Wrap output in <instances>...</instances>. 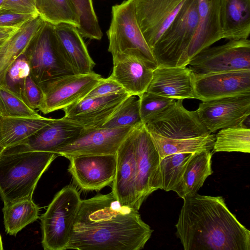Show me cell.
<instances>
[{
  "mask_svg": "<svg viewBox=\"0 0 250 250\" xmlns=\"http://www.w3.org/2000/svg\"><path fill=\"white\" fill-rule=\"evenodd\" d=\"M153 230L112 192L82 200L67 249L140 250Z\"/></svg>",
  "mask_w": 250,
  "mask_h": 250,
  "instance_id": "6da1fadb",
  "label": "cell"
},
{
  "mask_svg": "<svg viewBox=\"0 0 250 250\" xmlns=\"http://www.w3.org/2000/svg\"><path fill=\"white\" fill-rule=\"evenodd\" d=\"M176 234L185 250H250V231L222 196L197 193L184 198Z\"/></svg>",
  "mask_w": 250,
  "mask_h": 250,
  "instance_id": "7a4b0ae2",
  "label": "cell"
},
{
  "mask_svg": "<svg viewBox=\"0 0 250 250\" xmlns=\"http://www.w3.org/2000/svg\"><path fill=\"white\" fill-rule=\"evenodd\" d=\"M56 153L5 149L0 156V196L4 204L32 199L37 184Z\"/></svg>",
  "mask_w": 250,
  "mask_h": 250,
  "instance_id": "3957f363",
  "label": "cell"
},
{
  "mask_svg": "<svg viewBox=\"0 0 250 250\" xmlns=\"http://www.w3.org/2000/svg\"><path fill=\"white\" fill-rule=\"evenodd\" d=\"M106 33L108 51L112 54L113 62L133 57L154 70L158 67L138 24L133 0L112 6L111 21Z\"/></svg>",
  "mask_w": 250,
  "mask_h": 250,
  "instance_id": "277c9868",
  "label": "cell"
},
{
  "mask_svg": "<svg viewBox=\"0 0 250 250\" xmlns=\"http://www.w3.org/2000/svg\"><path fill=\"white\" fill-rule=\"evenodd\" d=\"M198 20V0H186L152 49L158 66L184 67Z\"/></svg>",
  "mask_w": 250,
  "mask_h": 250,
  "instance_id": "5b68a950",
  "label": "cell"
},
{
  "mask_svg": "<svg viewBox=\"0 0 250 250\" xmlns=\"http://www.w3.org/2000/svg\"><path fill=\"white\" fill-rule=\"evenodd\" d=\"M81 201L78 190L71 185L55 195L41 218L44 250H67Z\"/></svg>",
  "mask_w": 250,
  "mask_h": 250,
  "instance_id": "8992f818",
  "label": "cell"
},
{
  "mask_svg": "<svg viewBox=\"0 0 250 250\" xmlns=\"http://www.w3.org/2000/svg\"><path fill=\"white\" fill-rule=\"evenodd\" d=\"M25 54L31 75L39 84L75 74L59 44L52 24L43 22Z\"/></svg>",
  "mask_w": 250,
  "mask_h": 250,
  "instance_id": "52a82bcc",
  "label": "cell"
},
{
  "mask_svg": "<svg viewBox=\"0 0 250 250\" xmlns=\"http://www.w3.org/2000/svg\"><path fill=\"white\" fill-rule=\"evenodd\" d=\"M188 68L197 74L250 69V41L229 40L217 46L206 48L191 59Z\"/></svg>",
  "mask_w": 250,
  "mask_h": 250,
  "instance_id": "ba28073f",
  "label": "cell"
},
{
  "mask_svg": "<svg viewBox=\"0 0 250 250\" xmlns=\"http://www.w3.org/2000/svg\"><path fill=\"white\" fill-rule=\"evenodd\" d=\"M134 138L137 178L136 209L153 191L161 189L159 153L145 125L141 123L132 129Z\"/></svg>",
  "mask_w": 250,
  "mask_h": 250,
  "instance_id": "9c48e42d",
  "label": "cell"
},
{
  "mask_svg": "<svg viewBox=\"0 0 250 250\" xmlns=\"http://www.w3.org/2000/svg\"><path fill=\"white\" fill-rule=\"evenodd\" d=\"M183 100L172 103L144 124L147 131L170 139H188L211 133L200 120L197 111H189Z\"/></svg>",
  "mask_w": 250,
  "mask_h": 250,
  "instance_id": "30bf717a",
  "label": "cell"
},
{
  "mask_svg": "<svg viewBox=\"0 0 250 250\" xmlns=\"http://www.w3.org/2000/svg\"><path fill=\"white\" fill-rule=\"evenodd\" d=\"M102 77L93 71L66 76L40 84L43 100L40 111L47 114L62 109L83 99Z\"/></svg>",
  "mask_w": 250,
  "mask_h": 250,
  "instance_id": "8fae6325",
  "label": "cell"
},
{
  "mask_svg": "<svg viewBox=\"0 0 250 250\" xmlns=\"http://www.w3.org/2000/svg\"><path fill=\"white\" fill-rule=\"evenodd\" d=\"M133 127L84 128L77 138L57 148L54 153L66 158L83 155L116 154Z\"/></svg>",
  "mask_w": 250,
  "mask_h": 250,
  "instance_id": "7c38bea8",
  "label": "cell"
},
{
  "mask_svg": "<svg viewBox=\"0 0 250 250\" xmlns=\"http://www.w3.org/2000/svg\"><path fill=\"white\" fill-rule=\"evenodd\" d=\"M67 159L70 161L68 170L82 189L100 190L112 184L116 170V154L83 155Z\"/></svg>",
  "mask_w": 250,
  "mask_h": 250,
  "instance_id": "4fadbf2b",
  "label": "cell"
},
{
  "mask_svg": "<svg viewBox=\"0 0 250 250\" xmlns=\"http://www.w3.org/2000/svg\"><path fill=\"white\" fill-rule=\"evenodd\" d=\"M185 0H133L138 24L151 50Z\"/></svg>",
  "mask_w": 250,
  "mask_h": 250,
  "instance_id": "5bb4252c",
  "label": "cell"
},
{
  "mask_svg": "<svg viewBox=\"0 0 250 250\" xmlns=\"http://www.w3.org/2000/svg\"><path fill=\"white\" fill-rule=\"evenodd\" d=\"M196 111L210 133L240 125L250 115V94L202 101Z\"/></svg>",
  "mask_w": 250,
  "mask_h": 250,
  "instance_id": "9a60e30c",
  "label": "cell"
},
{
  "mask_svg": "<svg viewBox=\"0 0 250 250\" xmlns=\"http://www.w3.org/2000/svg\"><path fill=\"white\" fill-rule=\"evenodd\" d=\"M193 84L196 99L203 102L250 94V69L197 74Z\"/></svg>",
  "mask_w": 250,
  "mask_h": 250,
  "instance_id": "2e32d148",
  "label": "cell"
},
{
  "mask_svg": "<svg viewBox=\"0 0 250 250\" xmlns=\"http://www.w3.org/2000/svg\"><path fill=\"white\" fill-rule=\"evenodd\" d=\"M129 95L127 92L84 98L63 110L65 118L85 129L100 127Z\"/></svg>",
  "mask_w": 250,
  "mask_h": 250,
  "instance_id": "e0dca14e",
  "label": "cell"
},
{
  "mask_svg": "<svg viewBox=\"0 0 250 250\" xmlns=\"http://www.w3.org/2000/svg\"><path fill=\"white\" fill-rule=\"evenodd\" d=\"M132 129L116 153V170L111 192L121 204L136 209V167Z\"/></svg>",
  "mask_w": 250,
  "mask_h": 250,
  "instance_id": "ac0fdd59",
  "label": "cell"
},
{
  "mask_svg": "<svg viewBox=\"0 0 250 250\" xmlns=\"http://www.w3.org/2000/svg\"><path fill=\"white\" fill-rule=\"evenodd\" d=\"M84 128L64 117L53 120L20 145L28 151L54 153L59 147L77 138Z\"/></svg>",
  "mask_w": 250,
  "mask_h": 250,
  "instance_id": "d6986e66",
  "label": "cell"
},
{
  "mask_svg": "<svg viewBox=\"0 0 250 250\" xmlns=\"http://www.w3.org/2000/svg\"><path fill=\"white\" fill-rule=\"evenodd\" d=\"M193 73L186 66H158L146 91L174 100L196 99Z\"/></svg>",
  "mask_w": 250,
  "mask_h": 250,
  "instance_id": "ffe728a7",
  "label": "cell"
},
{
  "mask_svg": "<svg viewBox=\"0 0 250 250\" xmlns=\"http://www.w3.org/2000/svg\"><path fill=\"white\" fill-rule=\"evenodd\" d=\"M198 7L197 26L188 52L189 61L200 51L223 39L220 0H198Z\"/></svg>",
  "mask_w": 250,
  "mask_h": 250,
  "instance_id": "44dd1931",
  "label": "cell"
},
{
  "mask_svg": "<svg viewBox=\"0 0 250 250\" xmlns=\"http://www.w3.org/2000/svg\"><path fill=\"white\" fill-rule=\"evenodd\" d=\"M44 22L39 15L18 28L0 43V85L5 84L9 68L20 56L26 53Z\"/></svg>",
  "mask_w": 250,
  "mask_h": 250,
  "instance_id": "7402d4cb",
  "label": "cell"
},
{
  "mask_svg": "<svg viewBox=\"0 0 250 250\" xmlns=\"http://www.w3.org/2000/svg\"><path fill=\"white\" fill-rule=\"evenodd\" d=\"M59 44L75 74H84L93 71L95 65L77 28L62 23L55 25Z\"/></svg>",
  "mask_w": 250,
  "mask_h": 250,
  "instance_id": "603a6c76",
  "label": "cell"
},
{
  "mask_svg": "<svg viewBox=\"0 0 250 250\" xmlns=\"http://www.w3.org/2000/svg\"><path fill=\"white\" fill-rule=\"evenodd\" d=\"M223 39H248L250 34V0H220Z\"/></svg>",
  "mask_w": 250,
  "mask_h": 250,
  "instance_id": "cb8c5ba5",
  "label": "cell"
},
{
  "mask_svg": "<svg viewBox=\"0 0 250 250\" xmlns=\"http://www.w3.org/2000/svg\"><path fill=\"white\" fill-rule=\"evenodd\" d=\"M153 70L137 58L129 57L113 62L110 76L127 92L139 97L146 91Z\"/></svg>",
  "mask_w": 250,
  "mask_h": 250,
  "instance_id": "d4e9b609",
  "label": "cell"
},
{
  "mask_svg": "<svg viewBox=\"0 0 250 250\" xmlns=\"http://www.w3.org/2000/svg\"><path fill=\"white\" fill-rule=\"evenodd\" d=\"M53 119L21 118L0 115V146L5 149L21 145Z\"/></svg>",
  "mask_w": 250,
  "mask_h": 250,
  "instance_id": "484cf974",
  "label": "cell"
},
{
  "mask_svg": "<svg viewBox=\"0 0 250 250\" xmlns=\"http://www.w3.org/2000/svg\"><path fill=\"white\" fill-rule=\"evenodd\" d=\"M212 155V152L209 150L194 153L186 166L182 179L173 191L183 199L197 193L207 177L213 173Z\"/></svg>",
  "mask_w": 250,
  "mask_h": 250,
  "instance_id": "4316f807",
  "label": "cell"
},
{
  "mask_svg": "<svg viewBox=\"0 0 250 250\" xmlns=\"http://www.w3.org/2000/svg\"><path fill=\"white\" fill-rule=\"evenodd\" d=\"M159 153L160 160L165 157L178 153H195L213 149L215 135L209 133L198 137L188 139H170L149 132Z\"/></svg>",
  "mask_w": 250,
  "mask_h": 250,
  "instance_id": "83f0119b",
  "label": "cell"
},
{
  "mask_svg": "<svg viewBox=\"0 0 250 250\" xmlns=\"http://www.w3.org/2000/svg\"><path fill=\"white\" fill-rule=\"evenodd\" d=\"M39 207L32 199H22L4 204L2 211L6 233L10 235H16L39 218Z\"/></svg>",
  "mask_w": 250,
  "mask_h": 250,
  "instance_id": "f1b7e54d",
  "label": "cell"
},
{
  "mask_svg": "<svg viewBox=\"0 0 250 250\" xmlns=\"http://www.w3.org/2000/svg\"><path fill=\"white\" fill-rule=\"evenodd\" d=\"M39 16L54 25L65 23L77 28L79 19L71 0H34Z\"/></svg>",
  "mask_w": 250,
  "mask_h": 250,
  "instance_id": "f546056e",
  "label": "cell"
},
{
  "mask_svg": "<svg viewBox=\"0 0 250 250\" xmlns=\"http://www.w3.org/2000/svg\"><path fill=\"white\" fill-rule=\"evenodd\" d=\"M212 152H250V129L244 124L221 129L215 135Z\"/></svg>",
  "mask_w": 250,
  "mask_h": 250,
  "instance_id": "4dcf8cb0",
  "label": "cell"
},
{
  "mask_svg": "<svg viewBox=\"0 0 250 250\" xmlns=\"http://www.w3.org/2000/svg\"><path fill=\"white\" fill-rule=\"evenodd\" d=\"M194 153H178L167 155L160 160L161 189L173 190L180 182L186 166Z\"/></svg>",
  "mask_w": 250,
  "mask_h": 250,
  "instance_id": "1f68e13d",
  "label": "cell"
},
{
  "mask_svg": "<svg viewBox=\"0 0 250 250\" xmlns=\"http://www.w3.org/2000/svg\"><path fill=\"white\" fill-rule=\"evenodd\" d=\"M0 115L13 117L39 118L41 116L31 108L19 93L6 84L0 85Z\"/></svg>",
  "mask_w": 250,
  "mask_h": 250,
  "instance_id": "d6a6232c",
  "label": "cell"
},
{
  "mask_svg": "<svg viewBox=\"0 0 250 250\" xmlns=\"http://www.w3.org/2000/svg\"><path fill=\"white\" fill-rule=\"evenodd\" d=\"M141 123L142 122L140 114V100L137 96L131 95L121 103L100 127H134Z\"/></svg>",
  "mask_w": 250,
  "mask_h": 250,
  "instance_id": "836d02e7",
  "label": "cell"
},
{
  "mask_svg": "<svg viewBox=\"0 0 250 250\" xmlns=\"http://www.w3.org/2000/svg\"><path fill=\"white\" fill-rule=\"evenodd\" d=\"M78 14L79 25L77 28L82 37L100 40L103 33L94 10L92 0H71Z\"/></svg>",
  "mask_w": 250,
  "mask_h": 250,
  "instance_id": "e575fe53",
  "label": "cell"
},
{
  "mask_svg": "<svg viewBox=\"0 0 250 250\" xmlns=\"http://www.w3.org/2000/svg\"><path fill=\"white\" fill-rule=\"evenodd\" d=\"M140 114L141 122L146 124L175 100L146 91L140 97Z\"/></svg>",
  "mask_w": 250,
  "mask_h": 250,
  "instance_id": "d590c367",
  "label": "cell"
},
{
  "mask_svg": "<svg viewBox=\"0 0 250 250\" xmlns=\"http://www.w3.org/2000/svg\"><path fill=\"white\" fill-rule=\"evenodd\" d=\"M30 74L29 62L25 53L20 56L9 68L6 74L5 84L21 95L25 80Z\"/></svg>",
  "mask_w": 250,
  "mask_h": 250,
  "instance_id": "8d00e7d4",
  "label": "cell"
},
{
  "mask_svg": "<svg viewBox=\"0 0 250 250\" xmlns=\"http://www.w3.org/2000/svg\"><path fill=\"white\" fill-rule=\"evenodd\" d=\"M21 95L26 104L33 109L40 110L43 100V91L31 74L25 79Z\"/></svg>",
  "mask_w": 250,
  "mask_h": 250,
  "instance_id": "74e56055",
  "label": "cell"
},
{
  "mask_svg": "<svg viewBox=\"0 0 250 250\" xmlns=\"http://www.w3.org/2000/svg\"><path fill=\"white\" fill-rule=\"evenodd\" d=\"M125 92L126 91L122 86L110 76L107 78H102L84 98L104 96Z\"/></svg>",
  "mask_w": 250,
  "mask_h": 250,
  "instance_id": "f35d334b",
  "label": "cell"
},
{
  "mask_svg": "<svg viewBox=\"0 0 250 250\" xmlns=\"http://www.w3.org/2000/svg\"><path fill=\"white\" fill-rule=\"evenodd\" d=\"M39 15L25 14L0 9V27L17 28Z\"/></svg>",
  "mask_w": 250,
  "mask_h": 250,
  "instance_id": "ab89813d",
  "label": "cell"
},
{
  "mask_svg": "<svg viewBox=\"0 0 250 250\" xmlns=\"http://www.w3.org/2000/svg\"><path fill=\"white\" fill-rule=\"evenodd\" d=\"M0 9L21 14L39 15L34 0H4Z\"/></svg>",
  "mask_w": 250,
  "mask_h": 250,
  "instance_id": "60d3db41",
  "label": "cell"
},
{
  "mask_svg": "<svg viewBox=\"0 0 250 250\" xmlns=\"http://www.w3.org/2000/svg\"><path fill=\"white\" fill-rule=\"evenodd\" d=\"M18 28H13L6 31L0 33V43L9 37Z\"/></svg>",
  "mask_w": 250,
  "mask_h": 250,
  "instance_id": "b9f144b4",
  "label": "cell"
},
{
  "mask_svg": "<svg viewBox=\"0 0 250 250\" xmlns=\"http://www.w3.org/2000/svg\"><path fill=\"white\" fill-rule=\"evenodd\" d=\"M12 28H6V27H0V33L6 31L7 30H9L12 29Z\"/></svg>",
  "mask_w": 250,
  "mask_h": 250,
  "instance_id": "7bdbcfd3",
  "label": "cell"
},
{
  "mask_svg": "<svg viewBox=\"0 0 250 250\" xmlns=\"http://www.w3.org/2000/svg\"><path fill=\"white\" fill-rule=\"evenodd\" d=\"M3 245H2V242L1 239V237L0 234V250H3Z\"/></svg>",
  "mask_w": 250,
  "mask_h": 250,
  "instance_id": "ee69618b",
  "label": "cell"
},
{
  "mask_svg": "<svg viewBox=\"0 0 250 250\" xmlns=\"http://www.w3.org/2000/svg\"><path fill=\"white\" fill-rule=\"evenodd\" d=\"M4 150L5 149L0 146V156L1 155Z\"/></svg>",
  "mask_w": 250,
  "mask_h": 250,
  "instance_id": "f6af8a7d",
  "label": "cell"
},
{
  "mask_svg": "<svg viewBox=\"0 0 250 250\" xmlns=\"http://www.w3.org/2000/svg\"><path fill=\"white\" fill-rule=\"evenodd\" d=\"M4 0H0V7L1 6Z\"/></svg>",
  "mask_w": 250,
  "mask_h": 250,
  "instance_id": "bcb514c9",
  "label": "cell"
}]
</instances>
